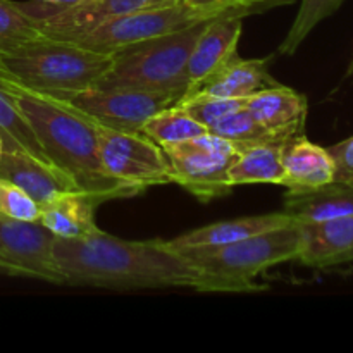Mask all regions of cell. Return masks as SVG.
Returning <instances> with one entry per match:
<instances>
[{"instance_id":"4","label":"cell","mask_w":353,"mask_h":353,"mask_svg":"<svg viewBox=\"0 0 353 353\" xmlns=\"http://www.w3.org/2000/svg\"><path fill=\"white\" fill-rule=\"evenodd\" d=\"M114 54L72 41L43 40L0 55V72L37 92L69 100L92 90L112 64Z\"/></svg>"},{"instance_id":"8","label":"cell","mask_w":353,"mask_h":353,"mask_svg":"<svg viewBox=\"0 0 353 353\" xmlns=\"http://www.w3.org/2000/svg\"><path fill=\"white\" fill-rule=\"evenodd\" d=\"M97 137L103 171L116 181L141 193L152 186L172 183L164 150L141 131L112 130L97 123Z\"/></svg>"},{"instance_id":"25","label":"cell","mask_w":353,"mask_h":353,"mask_svg":"<svg viewBox=\"0 0 353 353\" xmlns=\"http://www.w3.org/2000/svg\"><path fill=\"white\" fill-rule=\"evenodd\" d=\"M345 0H302L300 9L293 19L292 28L286 33L285 40L279 45L278 52L281 55H293L300 48V45L307 40L310 33L327 19L333 16Z\"/></svg>"},{"instance_id":"20","label":"cell","mask_w":353,"mask_h":353,"mask_svg":"<svg viewBox=\"0 0 353 353\" xmlns=\"http://www.w3.org/2000/svg\"><path fill=\"white\" fill-rule=\"evenodd\" d=\"M293 137L272 134L265 140L255 141L238 150L236 161L230 169L231 186L271 183L283 185L285 168H283V150L286 141Z\"/></svg>"},{"instance_id":"15","label":"cell","mask_w":353,"mask_h":353,"mask_svg":"<svg viewBox=\"0 0 353 353\" xmlns=\"http://www.w3.org/2000/svg\"><path fill=\"white\" fill-rule=\"evenodd\" d=\"M0 178L9 179L24 190L40 207L59 193L79 190L61 169L43 164L30 154L17 150H3L0 157Z\"/></svg>"},{"instance_id":"22","label":"cell","mask_w":353,"mask_h":353,"mask_svg":"<svg viewBox=\"0 0 353 353\" xmlns=\"http://www.w3.org/2000/svg\"><path fill=\"white\" fill-rule=\"evenodd\" d=\"M43 40L47 38L41 33L30 3L0 0V55L12 54Z\"/></svg>"},{"instance_id":"24","label":"cell","mask_w":353,"mask_h":353,"mask_svg":"<svg viewBox=\"0 0 353 353\" xmlns=\"http://www.w3.org/2000/svg\"><path fill=\"white\" fill-rule=\"evenodd\" d=\"M140 131L161 147L192 140V138L209 133V130L200 124L195 117L190 116L188 110L179 103L165 107L161 112L152 116Z\"/></svg>"},{"instance_id":"18","label":"cell","mask_w":353,"mask_h":353,"mask_svg":"<svg viewBox=\"0 0 353 353\" xmlns=\"http://www.w3.org/2000/svg\"><path fill=\"white\" fill-rule=\"evenodd\" d=\"M283 210L296 223L353 216V183L331 181L312 190H288Z\"/></svg>"},{"instance_id":"10","label":"cell","mask_w":353,"mask_h":353,"mask_svg":"<svg viewBox=\"0 0 353 353\" xmlns=\"http://www.w3.org/2000/svg\"><path fill=\"white\" fill-rule=\"evenodd\" d=\"M181 97L168 92L133 88H92L71 97L69 102L97 123L121 131H140L143 124Z\"/></svg>"},{"instance_id":"1","label":"cell","mask_w":353,"mask_h":353,"mask_svg":"<svg viewBox=\"0 0 353 353\" xmlns=\"http://www.w3.org/2000/svg\"><path fill=\"white\" fill-rule=\"evenodd\" d=\"M52 252L68 286L196 290L200 283L195 265L165 240H123L99 230L78 240L54 238Z\"/></svg>"},{"instance_id":"3","label":"cell","mask_w":353,"mask_h":353,"mask_svg":"<svg viewBox=\"0 0 353 353\" xmlns=\"http://www.w3.org/2000/svg\"><path fill=\"white\" fill-rule=\"evenodd\" d=\"M176 252L200 272L196 292H259L257 276L272 265L299 261L302 230L300 223H292L233 243L178 248Z\"/></svg>"},{"instance_id":"30","label":"cell","mask_w":353,"mask_h":353,"mask_svg":"<svg viewBox=\"0 0 353 353\" xmlns=\"http://www.w3.org/2000/svg\"><path fill=\"white\" fill-rule=\"evenodd\" d=\"M190 6L209 7V6H224V7H250L257 12L274 9V7L293 3L295 0H185Z\"/></svg>"},{"instance_id":"12","label":"cell","mask_w":353,"mask_h":353,"mask_svg":"<svg viewBox=\"0 0 353 353\" xmlns=\"http://www.w3.org/2000/svg\"><path fill=\"white\" fill-rule=\"evenodd\" d=\"M241 31L243 17H217L203 26L188 59V88L185 97L199 92L210 78L238 57Z\"/></svg>"},{"instance_id":"31","label":"cell","mask_w":353,"mask_h":353,"mask_svg":"<svg viewBox=\"0 0 353 353\" xmlns=\"http://www.w3.org/2000/svg\"><path fill=\"white\" fill-rule=\"evenodd\" d=\"M38 3H43V6H52V7H65L72 6V3L83 2V0H34Z\"/></svg>"},{"instance_id":"27","label":"cell","mask_w":353,"mask_h":353,"mask_svg":"<svg viewBox=\"0 0 353 353\" xmlns=\"http://www.w3.org/2000/svg\"><path fill=\"white\" fill-rule=\"evenodd\" d=\"M179 105L185 107L190 116L195 117L200 124L209 130L210 126L223 119L224 116L231 114L233 110L240 109L245 105L243 99H226V97L209 95V93H193V95L185 97L179 102Z\"/></svg>"},{"instance_id":"33","label":"cell","mask_w":353,"mask_h":353,"mask_svg":"<svg viewBox=\"0 0 353 353\" xmlns=\"http://www.w3.org/2000/svg\"><path fill=\"white\" fill-rule=\"evenodd\" d=\"M3 150H6V145H3V140H2V138H0V157H2Z\"/></svg>"},{"instance_id":"17","label":"cell","mask_w":353,"mask_h":353,"mask_svg":"<svg viewBox=\"0 0 353 353\" xmlns=\"http://www.w3.org/2000/svg\"><path fill=\"white\" fill-rule=\"evenodd\" d=\"M281 186L288 190H312L334 181V162L327 148L310 141L303 133L286 141Z\"/></svg>"},{"instance_id":"2","label":"cell","mask_w":353,"mask_h":353,"mask_svg":"<svg viewBox=\"0 0 353 353\" xmlns=\"http://www.w3.org/2000/svg\"><path fill=\"white\" fill-rule=\"evenodd\" d=\"M0 83L33 130L52 164L81 192L102 203L140 195L137 188L110 178L102 168L97 123L69 100L37 92L0 72Z\"/></svg>"},{"instance_id":"14","label":"cell","mask_w":353,"mask_h":353,"mask_svg":"<svg viewBox=\"0 0 353 353\" xmlns=\"http://www.w3.org/2000/svg\"><path fill=\"white\" fill-rule=\"evenodd\" d=\"M245 107L272 133L296 137L305 131L309 102L303 93L285 85L268 86L245 100Z\"/></svg>"},{"instance_id":"16","label":"cell","mask_w":353,"mask_h":353,"mask_svg":"<svg viewBox=\"0 0 353 353\" xmlns=\"http://www.w3.org/2000/svg\"><path fill=\"white\" fill-rule=\"evenodd\" d=\"M99 205L102 202L97 196L81 190H68L40 207V223L55 238H86L100 230L95 221Z\"/></svg>"},{"instance_id":"28","label":"cell","mask_w":353,"mask_h":353,"mask_svg":"<svg viewBox=\"0 0 353 353\" xmlns=\"http://www.w3.org/2000/svg\"><path fill=\"white\" fill-rule=\"evenodd\" d=\"M0 214L28 223H40V205L6 178H0Z\"/></svg>"},{"instance_id":"9","label":"cell","mask_w":353,"mask_h":353,"mask_svg":"<svg viewBox=\"0 0 353 353\" xmlns=\"http://www.w3.org/2000/svg\"><path fill=\"white\" fill-rule=\"evenodd\" d=\"M54 238L41 223H28L0 214V272L64 285L52 252Z\"/></svg>"},{"instance_id":"29","label":"cell","mask_w":353,"mask_h":353,"mask_svg":"<svg viewBox=\"0 0 353 353\" xmlns=\"http://www.w3.org/2000/svg\"><path fill=\"white\" fill-rule=\"evenodd\" d=\"M334 162V181L353 183V137L327 148Z\"/></svg>"},{"instance_id":"7","label":"cell","mask_w":353,"mask_h":353,"mask_svg":"<svg viewBox=\"0 0 353 353\" xmlns=\"http://www.w3.org/2000/svg\"><path fill=\"white\" fill-rule=\"evenodd\" d=\"M172 183L207 203L233 192L230 169L238 157V148L212 133L179 143L162 145Z\"/></svg>"},{"instance_id":"11","label":"cell","mask_w":353,"mask_h":353,"mask_svg":"<svg viewBox=\"0 0 353 353\" xmlns=\"http://www.w3.org/2000/svg\"><path fill=\"white\" fill-rule=\"evenodd\" d=\"M176 0H83L65 7L30 3L47 40L74 41L116 17L152 7L168 6Z\"/></svg>"},{"instance_id":"6","label":"cell","mask_w":353,"mask_h":353,"mask_svg":"<svg viewBox=\"0 0 353 353\" xmlns=\"http://www.w3.org/2000/svg\"><path fill=\"white\" fill-rule=\"evenodd\" d=\"M252 14L259 12L250 7H196L190 6L185 0H176L168 6L138 10V12L107 21L90 33L76 38L72 43H78L90 50L116 54L121 48L130 47V45L186 30L200 23H209L217 17H243L245 19Z\"/></svg>"},{"instance_id":"13","label":"cell","mask_w":353,"mask_h":353,"mask_svg":"<svg viewBox=\"0 0 353 353\" xmlns=\"http://www.w3.org/2000/svg\"><path fill=\"white\" fill-rule=\"evenodd\" d=\"M302 252L299 261L310 268H331L353 261V216L319 223H300Z\"/></svg>"},{"instance_id":"26","label":"cell","mask_w":353,"mask_h":353,"mask_svg":"<svg viewBox=\"0 0 353 353\" xmlns=\"http://www.w3.org/2000/svg\"><path fill=\"white\" fill-rule=\"evenodd\" d=\"M209 133L216 134V137L224 138L234 147L240 148L247 147V145L255 143V141L265 140V138L272 137V134H283V133H272L268 128L262 126L257 121V117L247 109V107H240V109L233 110L231 114L224 116L223 119L217 121L214 126L209 128ZM288 137V134H286Z\"/></svg>"},{"instance_id":"19","label":"cell","mask_w":353,"mask_h":353,"mask_svg":"<svg viewBox=\"0 0 353 353\" xmlns=\"http://www.w3.org/2000/svg\"><path fill=\"white\" fill-rule=\"evenodd\" d=\"M296 223L292 216L281 210V212L262 214V216H245L238 219L219 221V223L207 224L203 228L186 231L172 240H165L168 247L171 248H188V247H207V245H224L233 241L245 240V238L255 236L264 231L276 230V228L286 226V224Z\"/></svg>"},{"instance_id":"32","label":"cell","mask_w":353,"mask_h":353,"mask_svg":"<svg viewBox=\"0 0 353 353\" xmlns=\"http://www.w3.org/2000/svg\"><path fill=\"white\" fill-rule=\"evenodd\" d=\"M352 74H353V57H352L350 64H348V68H347V72H345V78H348V76H352Z\"/></svg>"},{"instance_id":"21","label":"cell","mask_w":353,"mask_h":353,"mask_svg":"<svg viewBox=\"0 0 353 353\" xmlns=\"http://www.w3.org/2000/svg\"><path fill=\"white\" fill-rule=\"evenodd\" d=\"M272 59H274V55H268V57L262 59H241L238 55L226 68L221 69L214 78H210L199 92L216 97H226V99L247 100L254 93L278 83L269 72V62Z\"/></svg>"},{"instance_id":"23","label":"cell","mask_w":353,"mask_h":353,"mask_svg":"<svg viewBox=\"0 0 353 353\" xmlns=\"http://www.w3.org/2000/svg\"><path fill=\"white\" fill-rule=\"evenodd\" d=\"M0 138L3 140L6 150L24 152L43 164L54 165L2 83H0Z\"/></svg>"},{"instance_id":"5","label":"cell","mask_w":353,"mask_h":353,"mask_svg":"<svg viewBox=\"0 0 353 353\" xmlns=\"http://www.w3.org/2000/svg\"><path fill=\"white\" fill-rule=\"evenodd\" d=\"M207 23L121 48L95 88H133L183 97L188 88V59ZM179 100V102H181Z\"/></svg>"}]
</instances>
